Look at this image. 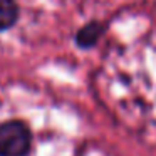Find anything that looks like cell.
<instances>
[{"instance_id":"1","label":"cell","mask_w":156,"mask_h":156,"mask_svg":"<svg viewBox=\"0 0 156 156\" xmlns=\"http://www.w3.org/2000/svg\"><path fill=\"white\" fill-rule=\"evenodd\" d=\"M32 133L24 121H5L0 124V156H29Z\"/></svg>"},{"instance_id":"2","label":"cell","mask_w":156,"mask_h":156,"mask_svg":"<svg viewBox=\"0 0 156 156\" xmlns=\"http://www.w3.org/2000/svg\"><path fill=\"white\" fill-rule=\"evenodd\" d=\"M106 25L99 20H91L86 25H82L77 32H76V45L79 49H92L99 42V39L104 35Z\"/></svg>"},{"instance_id":"3","label":"cell","mask_w":156,"mask_h":156,"mask_svg":"<svg viewBox=\"0 0 156 156\" xmlns=\"http://www.w3.org/2000/svg\"><path fill=\"white\" fill-rule=\"evenodd\" d=\"M19 20V7L14 0H0V32L12 29Z\"/></svg>"}]
</instances>
